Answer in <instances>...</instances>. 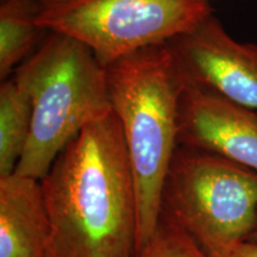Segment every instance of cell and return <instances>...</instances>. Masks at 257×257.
Returning a JSON list of instances; mask_svg holds the SVG:
<instances>
[{
    "mask_svg": "<svg viewBox=\"0 0 257 257\" xmlns=\"http://www.w3.org/2000/svg\"><path fill=\"white\" fill-rule=\"evenodd\" d=\"M41 186L51 257L136 256V187L113 110L70 141Z\"/></svg>",
    "mask_w": 257,
    "mask_h": 257,
    "instance_id": "obj_1",
    "label": "cell"
},
{
    "mask_svg": "<svg viewBox=\"0 0 257 257\" xmlns=\"http://www.w3.org/2000/svg\"><path fill=\"white\" fill-rule=\"evenodd\" d=\"M106 69L136 187L138 252L160 224L163 188L179 148L185 81L167 43L138 50Z\"/></svg>",
    "mask_w": 257,
    "mask_h": 257,
    "instance_id": "obj_2",
    "label": "cell"
},
{
    "mask_svg": "<svg viewBox=\"0 0 257 257\" xmlns=\"http://www.w3.org/2000/svg\"><path fill=\"white\" fill-rule=\"evenodd\" d=\"M12 76L32 104L30 137L15 173L41 181L70 141L112 110L107 69L82 43L49 32Z\"/></svg>",
    "mask_w": 257,
    "mask_h": 257,
    "instance_id": "obj_3",
    "label": "cell"
},
{
    "mask_svg": "<svg viewBox=\"0 0 257 257\" xmlns=\"http://www.w3.org/2000/svg\"><path fill=\"white\" fill-rule=\"evenodd\" d=\"M161 219L187 233L208 257H224L257 231V172L179 146L163 188Z\"/></svg>",
    "mask_w": 257,
    "mask_h": 257,
    "instance_id": "obj_4",
    "label": "cell"
},
{
    "mask_svg": "<svg viewBox=\"0 0 257 257\" xmlns=\"http://www.w3.org/2000/svg\"><path fill=\"white\" fill-rule=\"evenodd\" d=\"M41 28L80 42L102 66L187 34L213 15L208 0H35Z\"/></svg>",
    "mask_w": 257,
    "mask_h": 257,
    "instance_id": "obj_5",
    "label": "cell"
},
{
    "mask_svg": "<svg viewBox=\"0 0 257 257\" xmlns=\"http://www.w3.org/2000/svg\"><path fill=\"white\" fill-rule=\"evenodd\" d=\"M184 81L257 112V44L231 36L212 15L168 42Z\"/></svg>",
    "mask_w": 257,
    "mask_h": 257,
    "instance_id": "obj_6",
    "label": "cell"
},
{
    "mask_svg": "<svg viewBox=\"0 0 257 257\" xmlns=\"http://www.w3.org/2000/svg\"><path fill=\"white\" fill-rule=\"evenodd\" d=\"M179 146L216 154L257 172V112L185 82Z\"/></svg>",
    "mask_w": 257,
    "mask_h": 257,
    "instance_id": "obj_7",
    "label": "cell"
},
{
    "mask_svg": "<svg viewBox=\"0 0 257 257\" xmlns=\"http://www.w3.org/2000/svg\"><path fill=\"white\" fill-rule=\"evenodd\" d=\"M51 224L40 180L0 176V257H51Z\"/></svg>",
    "mask_w": 257,
    "mask_h": 257,
    "instance_id": "obj_8",
    "label": "cell"
},
{
    "mask_svg": "<svg viewBox=\"0 0 257 257\" xmlns=\"http://www.w3.org/2000/svg\"><path fill=\"white\" fill-rule=\"evenodd\" d=\"M48 31L36 19L35 0H4L0 6V79L27 61L41 46Z\"/></svg>",
    "mask_w": 257,
    "mask_h": 257,
    "instance_id": "obj_9",
    "label": "cell"
},
{
    "mask_svg": "<svg viewBox=\"0 0 257 257\" xmlns=\"http://www.w3.org/2000/svg\"><path fill=\"white\" fill-rule=\"evenodd\" d=\"M32 104L15 76L0 87V176L14 174L31 133Z\"/></svg>",
    "mask_w": 257,
    "mask_h": 257,
    "instance_id": "obj_10",
    "label": "cell"
},
{
    "mask_svg": "<svg viewBox=\"0 0 257 257\" xmlns=\"http://www.w3.org/2000/svg\"><path fill=\"white\" fill-rule=\"evenodd\" d=\"M135 257H208L187 233L161 219L153 238Z\"/></svg>",
    "mask_w": 257,
    "mask_h": 257,
    "instance_id": "obj_11",
    "label": "cell"
},
{
    "mask_svg": "<svg viewBox=\"0 0 257 257\" xmlns=\"http://www.w3.org/2000/svg\"><path fill=\"white\" fill-rule=\"evenodd\" d=\"M224 257H257V240H246Z\"/></svg>",
    "mask_w": 257,
    "mask_h": 257,
    "instance_id": "obj_12",
    "label": "cell"
},
{
    "mask_svg": "<svg viewBox=\"0 0 257 257\" xmlns=\"http://www.w3.org/2000/svg\"><path fill=\"white\" fill-rule=\"evenodd\" d=\"M255 236H257V231H256V233H255Z\"/></svg>",
    "mask_w": 257,
    "mask_h": 257,
    "instance_id": "obj_13",
    "label": "cell"
}]
</instances>
